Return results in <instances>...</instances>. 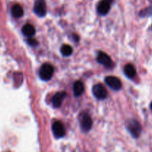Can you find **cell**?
<instances>
[{
  "label": "cell",
  "instance_id": "6da1fadb",
  "mask_svg": "<svg viewBox=\"0 0 152 152\" xmlns=\"http://www.w3.org/2000/svg\"><path fill=\"white\" fill-rule=\"evenodd\" d=\"M54 74V67L49 64H44L40 69V77L43 81H49Z\"/></svg>",
  "mask_w": 152,
  "mask_h": 152
},
{
  "label": "cell",
  "instance_id": "7a4b0ae2",
  "mask_svg": "<svg viewBox=\"0 0 152 152\" xmlns=\"http://www.w3.org/2000/svg\"><path fill=\"white\" fill-rule=\"evenodd\" d=\"M127 128H128V131L131 133V134L134 138H138L140 137L142 131V127L137 121L134 120V119L130 120L128 122Z\"/></svg>",
  "mask_w": 152,
  "mask_h": 152
},
{
  "label": "cell",
  "instance_id": "3957f363",
  "mask_svg": "<svg viewBox=\"0 0 152 152\" xmlns=\"http://www.w3.org/2000/svg\"><path fill=\"white\" fill-rule=\"evenodd\" d=\"M34 11L39 17H44L46 14V5L45 0H37L34 7Z\"/></svg>",
  "mask_w": 152,
  "mask_h": 152
},
{
  "label": "cell",
  "instance_id": "277c9868",
  "mask_svg": "<svg viewBox=\"0 0 152 152\" xmlns=\"http://www.w3.org/2000/svg\"><path fill=\"white\" fill-rule=\"evenodd\" d=\"M80 125L82 131L84 132L90 131L93 125V121L88 114H83L80 117Z\"/></svg>",
  "mask_w": 152,
  "mask_h": 152
},
{
  "label": "cell",
  "instance_id": "5b68a950",
  "mask_svg": "<svg viewBox=\"0 0 152 152\" xmlns=\"http://www.w3.org/2000/svg\"><path fill=\"white\" fill-rule=\"evenodd\" d=\"M93 95L99 99H104L107 96L106 88L102 84H96L93 88Z\"/></svg>",
  "mask_w": 152,
  "mask_h": 152
},
{
  "label": "cell",
  "instance_id": "8992f818",
  "mask_svg": "<svg viewBox=\"0 0 152 152\" xmlns=\"http://www.w3.org/2000/svg\"><path fill=\"white\" fill-rule=\"evenodd\" d=\"M105 82L110 88L114 90H119L122 88V82L120 80L114 76H107L105 78Z\"/></svg>",
  "mask_w": 152,
  "mask_h": 152
},
{
  "label": "cell",
  "instance_id": "52a82bcc",
  "mask_svg": "<svg viewBox=\"0 0 152 152\" xmlns=\"http://www.w3.org/2000/svg\"><path fill=\"white\" fill-rule=\"evenodd\" d=\"M97 61L107 68H112L113 66V63L110 58L107 54L102 52L98 54Z\"/></svg>",
  "mask_w": 152,
  "mask_h": 152
},
{
  "label": "cell",
  "instance_id": "ba28073f",
  "mask_svg": "<svg viewBox=\"0 0 152 152\" xmlns=\"http://www.w3.org/2000/svg\"><path fill=\"white\" fill-rule=\"evenodd\" d=\"M52 132L56 138H62L65 135V128H64L62 122L60 121L55 122L52 125Z\"/></svg>",
  "mask_w": 152,
  "mask_h": 152
},
{
  "label": "cell",
  "instance_id": "9c48e42d",
  "mask_svg": "<svg viewBox=\"0 0 152 152\" xmlns=\"http://www.w3.org/2000/svg\"><path fill=\"white\" fill-rule=\"evenodd\" d=\"M110 9V2L107 0H102L98 5V12L102 15H106Z\"/></svg>",
  "mask_w": 152,
  "mask_h": 152
},
{
  "label": "cell",
  "instance_id": "30bf717a",
  "mask_svg": "<svg viewBox=\"0 0 152 152\" xmlns=\"http://www.w3.org/2000/svg\"><path fill=\"white\" fill-rule=\"evenodd\" d=\"M66 94L65 92H59V93H56L53 96L52 100L53 106L55 107H59L61 105V104H62L63 100L66 97Z\"/></svg>",
  "mask_w": 152,
  "mask_h": 152
},
{
  "label": "cell",
  "instance_id": "8fae6325",
  "mask_svg": "<svg viewBox=\"0 0 152 152\" xmlns=\"http://www.w3.org/2000/svg\"><path fill=\"white\" fill-rule=\"evenodd\" d=\"M84 91V85L83 82L81 81H77L75 82L74 86H73V92L75 96H80L82 95Z\"/></svg>",
  "mask_w": 152,
  "mask_h": 152
},
{
  "label": "cell",
  "instance_id": "7c38bea8",
  "mask_svg": "<svg viewBox=\"0 0 152 152\" xmlns=\"http://www.w3.org/2000/svg\"><path fill=\"white\" fill-rule=\"evenodd\" d=\"M124 72H125V75L129 78H133L135 77L136 74H137V71L136 69L132 64H127L124 68Z\"/></svg>",
  "mask_w": 152,
  "mask_h": 152
},
{
  "label": "cell",
  "instance_id": "4fadbf2b",
  "mask_svg": "<svg viewBox=\"0 0 152 152\" xmlns=\"http://www.w3.org/2000/svg\"><path fill=\"white\" fill-rule=\"evenodd\" d=\"M22 31H23V33L24 34V35L27 37H32L36 33V29L31 24L25 25L23 27Z\"/></svg>",
  "mask_w": 152,
  "mask_h": 152
},
{
  "label": "cell",
  "instance_id": "5bb4252c",
  "mask_svg": "<svg viewBox=\"0 0 152 152\" xmlns=\"http://www.w3.org/2000/svg\"><path fill=\"white\" fill-rule=\"evenodd\" d=\"M11 14H12L13 17H14L15 18H20L21 17H23L24 11H23L21 5L17 4V5H14L11 8Z\"/></svg>",
  "mask_w": 152,
  "mask_h": 152
},
{
  "label": "cell",
  "instance_id": "9a60e30c",
  "mask_svg": "<svg viewBox=\"0 0 152 152\" xmlns=\"http://www.w3.org/2000/svg\"><path fill=\"white\" fill-rule=\"evenodd\" d=\"M61 52L64 56H69L72 53V48L69 45H64L61 47Z\"/></svg>",
  "mask_w": 152,
  "mask_h": 152
},
{
  "label": "cell",
  "instance_id": "2e32d148",
  "mask_svg": "<svg viewBox=\"0 0 152 152\" xmlns=\"http://www.w3.org/2000/svg\"><path fill=\"white\" fill-rule=\"evenodd\" d=\"M28 43L31 46H37V45L38 44L37 41L35 39H32V38H30V39H28Z\"/></svg>",
  "mask_w": 152,
  "mask_h": 152
},
{
  "label": "cell",
  "instance_id": "e0dca14e",
  "mask_svg": "<svg viewBox=\"0 0 152 152\" xmlns=\"http://www.w3.org/2000/svg\"><path fill=\"white\" fill-rule=\"evenodd\" d=\"M150 108H151V110H152V102H151V104H150Z\"/></svg>",
  "mask_w": 152,
  "mask_h": 152
}]
</instances>
